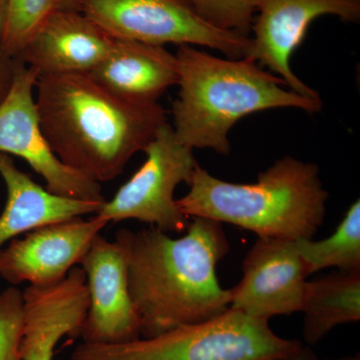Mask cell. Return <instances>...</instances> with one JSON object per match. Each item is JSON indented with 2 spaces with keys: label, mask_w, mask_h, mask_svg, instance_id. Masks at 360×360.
Instances as JSON below:
<instances>
[{
  "label": "cell",
  "mask_w": 360,
  "mask_h": 360,
  "mask_svg": "<svg viewBox=\"0 0 360 360\" xmlns=\"http://www.w3.org/2000/svg\"><path fill=\"white\" fill-rule=\"evenodd\" d=\"M303 347L276 335L269 321L227 310L212 321L123 343L78 345L70 360H269Z\"/></svg>",
  "instance_id": "5b68a950"
},
{
  "label": "cell",
  "mask_w": 360,
  "mask_h": 360,
  "mask_svg": "<svg viewBox=\"0 0 360 360\" xmlns=\"http://www.w3.org/2000/svg\"><path fill=\"white\" fill-rule=\"evenodd\" d=\"M315 357V354L309 347H303L300 352L296 354L290 355V356L278 357V359H274L269 360H311Z\"/></svg>",
  "instance_id": "603a6c76"
},
{
  "label": "cell",
  "mask_w": 360,
  "mask_h": 360,
  "mask_svg": "<svg viewBox=\"0 0 360 360\" xmlns=\"http://www.w3.org/2000/svg\"><path fill=\"white\" fill-rule=\"evenodd\" d=\"M302 312L303 338L309 345L336 326L360 321V270L338 271L307 281Z\"/></svg>",
  "instance_id": "e0dca14e"
},
{
  "label": "cell",
  "mask_w": 360,
  "mask_h": 360,
  "mask_svg": "<svg viewBox=\"0 0 360 360\" xmlns=\"http://www.w3.org/2000/svg\"><path fill=\"white\" fill-rule=\"evenodd\" d=\"M108 221L94 214L65 220L14 238L0 250V277L11 286L27 283L37 288L54 285L82 264L92 241Z\"/></svg>",
  "instance_id": "8fae6325"
},
{
  "label": "cell",
  "mask_w": 360,
  "mask_h": 360,
  "mask_svg": "<svg viewBox=\"0 0 360 360\" xmlns=\"http://www.w3.org/2000/svg\"><path fill=\"white\" fill-rule=\"evenodd\" d=\"M186 231L179 238L153 226L116 233L141 338L210 321L229 310L231 290L217 276V264L229 251L224 224L191 217Z\"/></svg>",
  "instance_id": "6da1fadb"
},
{
  "label": "cell",
  "mask_w": 360,
  "mask_h": 360,
  "mask_svg": "<svg viewBox=\"0 0 360 360\" xmlns=\"http://www.w3.org/2000/svg\"><path fill=\"white\" fill-rule=\"evenodd\" d=\"M0 176L7 191L6 206L0 214V250L21 234L45 225L96 214L104 203L52 193L18 169L8 155L1 153Z\"/></svg>",
  "instance_id": "9a60e30c"
},
{
  "label": "cell",
  "mask_w": 360,
  "mask_h": 360,
  "mask_svg": "<svg viewBox=\"0 0 360 360\" xmlns=\"http://www.w3.org/2000/svg\"><path fill=\"white\" fill-rule=\"evenodd\" d=\"M311 360H319V359H317V357L315 356ZM326 360H360V354H356L352 355V356L343 357V359H326Z\"/></svg>",
  "instance_id": "484cf974"
},
{
  "label": "cell",
  "mask_w": 360,
  "mask_h": 360,
  "mask_svg": "<svg viewBox=\"0 0 360 360\" xmlns=\"http://www.w3.org/2000/svg\"><path fill=\"white\" fill-rule=\"evenodd\" d=\"M309 274L335 267L341 271L360 270V201L355 200L333 236L321 240H295Z\"/></svg>",
  "instance_id": "ac0fdd59"
},
{
  "label": "cell",
  "mask_w": 360,
  "mask_h": 360,
  "mask_svg": "<svg viewBox=\"0 0 360 360\" xmlns=\"http://www.w3.org/2000/svg\"><path fill=\"white\" fill-rule=\"evenodd\" d=\"M89 309L79 335L89 343H123L141 338L130 297L124 251L99 234L82 259Z\"/></svg>",
  "instance_id": "7c38bea8"
},
{
  "label": "cell",
  "mask_w": 360,
  "mask_h": 360,
  "mask_svg": "<svg viewBox=\"0 0 360 360\" xmlns=\"http://www.w3.org/2000/svg\"><path fill=\"white\" fill-rule=\"evenodd\" d=\"M210 25L250 37L259 0H187Z\"/></svg>",
  "instance_id": "ffe728a7"
},
{
  "label": "cell",
  "mask_w": 360,
  "mask_h": 360,
  "mask_svg": "<svg viewBox=\"0 0 360 360\" xmlns=\"http://www.w3.org/2000/svg\"><path fill=\"white\" fill-rule=\"evenodd\" d=\"M8 4L9 0H0V40L2 39L4 28H6Z\"/></svg>",
  "instance_id": "cb8c5ba5"
},
{
  "label": "cell",
  "mask_w": 360,
  "mask_h": 360,
  "mask_svg": "<svg viewBox=\"0 0 360 360\" xmlns=\"http://www.w3.org/2000/svg\"><path fill=\"white\" fill-rule=\"evenodd\" d=\"M22 291L9 286L0 292V360H21Z\"/></svg>",
  "instance_id": "44dd1931"
},
{
  "label": "cell",
  "mask_w": 360,
  "mask_h": 360,
  "mask_svg": "<svg viewBox=\"0 0 360 360\" xmlns=\"http://www.w3.org/2000/svg\"><path fill=\"white\" fill-rule=\"evenodd\" d=\"M79 0H58V8L78 11Z\"/></svg>",
  "instance_id": "d4e9b609"
},
{
  "label": "cell",
  "mask_w": 360,
  "mask_h": 360,
  "mask_svg": "<svg viewBox=\"0 0 360 360\" xmlns=\"http://www.w3.org/2000/svg\"><path fill=\"white\" fill-rule=\"evenodd\" d=\"M257 13L246 58L266 66L300 96L321 99L317 91L293 73L290 58L319 16L335 15L345 22H359L360 0H259Z\"/></svg>",
  "instance_id": "9c48e42d"
},
{
  "label": "cell",
  "mask_w": 360,
  "mask_h": 360,
  "mask_svg": "<svg viewBox=\"0 0 360 360\" xmlns=\"http://www.w3.org/2000/svg\"><path fill=\"white\" fill-rule=\"evenodd\" d=\"M37 89L40 127L54 155L98 184L117 179L167 122L160 103L122 98L89 72L39 75Z\"/></svg>",
  "instance_id": "7a4b0ae2"
},
{
  "label": "cell",
  "mask_w": 360,
  "mask_h": 360,
  "mask_svg": "<svg viewBox=\"0 0 360 360\" xmlns=\"http://www.w3.org/2000/svg\"><path fill=\"white\" fill-rule=\"evenodd\" d=\"M56 9L58 0H9L0 46L11 58H18Z\"/></svg>",
  "instance_id": "d6986e66"
},
{
  "label": "cell",
  "mask_w": 360,
  "mask_h": 360,
  "mask_svg": "<svg viewBox=\"0 0 360 360\" xmlns=\"http://www.w3.org/2000/svg\"><path fill=\"white\" fill-rule=\"evenodd\" d=\"M21 360H54L59 341L79 335L89 309V291L82 267H73L54 285H28L22 291Z\"/></svg>",
  "instance_id": "4fadbf2b"
},
{
  "label": "cell",
  "mask_w": 360,
  "mask_h": 360,
  "mask_svg": "<svg viewBox=\"0 0 360 360\" xmlns=\"http://www.w3.org/2000/svg\"><path fill=\"white\" fill-rule=\"evenodd\" d=\"M78 11L113 39L198 45L231 59L246 58L250 51V37L210 25L187 0H79Z\"/></svg>",
  "instance_id": "8992f818"
},
{
  "label": "cell",
  "mask_w": 360,
  "mask_h": 360,
  "mask_svg": "<svg viewBox=\"0 0 360 360\" xmlns=\"http://www.w3.org/2000/svg\"><path fill=\"white\" fill-rule=\"evenodd\" d=\"M18 59L11 58L0 46V104L4 101L13 85Z\"/></svg>",
  "instance_id": "7402d4cb"
},
{
  "label": "cell",
  "mask_w": 360,
  "mask_h": 360,
  "mask_svg": "<svg viewBox=\"0 0 360 360\" xmlns=\"http://www.w3.org/2000/svg\"><path fill=\"white\" fill-rule=\"evenodd\" d=\"M115 39L79 11L58 8L15 59L41 75L90 72Z\"/></svg>",
  "instance_id": "5bb4252c"
},
{
  "label": "cell",
  "mask_w": 360,
  "mask_h": 360,
  "mask_svg": "<svg viewBox=\"0 0 360 360\" xmlns=\"http://www.w3.org/2000/svg\"><path fill=\"white\" fill-rule=\"evenodd\" d=\"M243 272L231 290L229 309L266 321L302 311L310 274L295 240L257 238L246 253Z\"/></svg>",
  "instance_id": "30bf717a"
},
{
  "label": "cell",
  "mask_w": 360,
  "mask_h": 360,
  "mask_svg": "<svg viewBox=\"0 0 360 360\" xmlns=\"http://www.w3.org/2000/svg\"><path fill=\"white\" fill-rule=\"evenodd\" d=\"M37 78L34 68L18 60L11 89L0 104V153L26 161L52 193L75 200L105 201L101 184L71 169L49 146L33 96Z\"/></svg>",
  "instance_id": "ba28073f"
},
{
  "label": "cell",
  "mask_w": 360,
  "mask_h": 360,
  "mask_svg": "<svg viewBox=\"0 0 360 360\" xmlns=\"http://www.w3.org/2000/svg\"><path fill=\"white\" fill-rule=\"evenodd\" d=\"M179 97L172 103L175 136L187 148L231 153L229 134L238 120L274 108L319 112L321 99L284 89L281 77L250 58L224 59L191 45H180Z\"/></svg>",
  "instance_id": "3957f363"
},
{
  "label": "cell",
  "mask_w": 360,
  "mask_h": 360,
  "mask_svg": "<svg viewBox=\"0 0 360 360\" xmlns=\"http://www.w3.org/2000/svg\"><path fill=\"white\" fill-rule=\"evenodd\" d=\"M188 193L177 200L187 217H205L255 232L258 238L311 239L326 214L329 193L311 162L284 156L255 184L217 179L196 165Z\"/></svg>",
  "instance_id": "277c9868"
},
{
  "label": "cell",
  "mask_w": 360,
  "mask_h": 360,
  "mask_svg": "<svg viewBox=\"0 0 360 360\" xmlns=\"http://www.w3.org/2000/svg\"><path fill=\"white\" fill-rule=\"evenodd\" d=\"M89 73L116 96L135 103H155L177 84L179 63L165 46L115 39L110 54Z\"/></svg>",
  "instance_id": "2e32d148"
},
{
  "label": "cell",
  "mask_w": 360,
  "mask_h": 360,
  "mask_svg": "<svg viewBox=\"0 0 360 360\" xmlns=\"http://www.w3.org/2000/svg\"><path fill=\"white\" fill-rule=\"evenodd\" d=\"M143 151V165L96 215L108 224L135 219L167 233L186 231L191 219L180 210L174 191L193 177L198 165L193 149L180 143L165 122Z\"/></svg>",
  "instance_id": "52a82bcc"
}]
</instances>
